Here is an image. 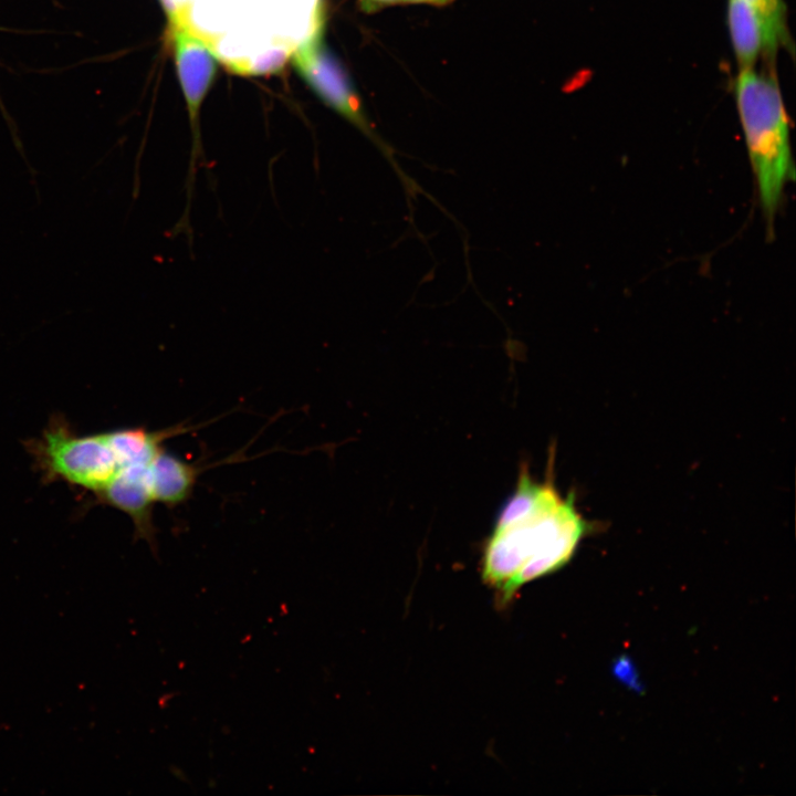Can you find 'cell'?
<instances>
[{
    "label": "cell",
    "mask_w": 796,
    "mask_h": 796,
    "mask_svg": "<svg viewBox=\"0 0 796 796\" xmlns=\"http://www.w3.org/2000/svg\"><path fill=\"white\" fill-rule=\"evenodd\" d=\"M587 531L574 494L563 496L551 474L538 482L521 468L484 543L482 579L507 604L525 584L565 566Z\"/></svg>",
    "instance_id": "6da1fadb"
},
{
    "label": "cell",
    "mask_w": 796,
    "mask_h": 796,
    "mask_svg": "<svg viewBox=\"0 0 796 796\" xmlns=\"http://www.w3.org/2000/svg\"><path fill=\"white\" fill-rule=\"evenodd\" d=\"M735 102L767 231L794 179L789 123L774 72L740 70L734 83Z\"/></svg>",
    "instance_id": "7a4b0ae2"
},
{
    "label": "cell",
    "mask_w": 796,
    "mask_h": 796,
    "mask_svg": "<svg viewBox=\"0 0 796 796\" xmlns=\"http://www.w3.org/2000/svg\"><path fill=\"white\" fill-rule=\"evenodd\" d=\"M25 446L44 481H62L94 494L122 470L106 431L80 434L63 416H53L41 436Z\"/></svg>",
    "instance_id": "3957f363"
},
{
    "label": "cell",
    "mask_w": 796,
    "mask_h": 796,
    "mask_svg": "<svg viewBox=\"0 0 796 796\" xmlns=\"http://www.w3.org/2000/svg\"><path fill=\"white\" fill-rule=\"evenodd\" d=\"M294 65L304 81L324 103L359 129L379 149L398 176L408 197L423 190L399 166L394 149L374 130L360 98L344 66L321 41L318 34L308 38L295 51Z\"/></svg>",
    "instance_id": "277c9868"
},
{
    "label": "cell",
    "mask_w": 796,
    "mask_h": 796,
    "mask_svg": "<svg viewBox=\"0 0 796 796\" xmlns=\"http://www.w3.org/2000/svg\"><path fill=\"white\" fill-rule=\"evenodd\" d=\"M170 35L192 134L189 168L185 184L186 205H191L197 164L203 156L199 132V109L217 72V60L212 46L187 22L170 18Z\"/></svg>",
    "instance_id": "5b68a950"
},
{
    "label": "cell",
    "mask_w": 796,
    "mask_h": 796,
    "mask_svg": "<svg viewBox=\"0 0 796 796\" xmlns=\"http://www.w3.org/2000/svg\"><path fill=\"white\" fill-rule=\"evenodd\" d=\"M149 463L123 468L104 489L95 493V496L98 503L126 513L134 524L135 538L146 541L155 551L156 527L153 523L155 501L148 479Z\"/></svg>",
    "instance_id": "8992f818"
},
{
    "label": "cell",
    "mask_w": 796,
    "mask_h": 796,
    "mask_svg": "<svg viewBox=\"0 0 796 796\" xmlns=\"http://www.w3.org/2000/svg\"><path fill=\"white\" fill-rule=\"evenodd\" d=\"M202 469L163 448L148 465L150 492L155 503L176 506L185 502L192 494Z\"/></svg>",
    "instance_id": "52a82bcc"
},
{
    "label": "cell",
    "mask_w": 796,
    "mask_h": 796,
    "mask_svg": "<svg viewBox=\"0 0 796 796\" xmlns=\"http://www.w3.org/2000/svg\"><path fill=\"white\" fill-rule=\"evenodd\" d=\"M727 25L740 70L754 69L760 56L767 61L763 27L745 0H727Z\"/></svg>",
    "instance_id": "ba28073f"
},
{
    "label": "cell",
    "mask_w": 796,
    "mask_h": 796,
    "mask_svg": "<svg viewBox=\"0 0 796 796\" xmlns=\"http://www.w3.org/2000/svg\"><path fill=\"white\" fill-rule=\"evenodd\" d=\"M190 428L181 425L164 430L149 431L143 427L106 431L109 443L122 467L147 464L164 448L163 443Z\"/></svg>",
    "instance_id": "9c48e42d"
},
{
    "label": "cell",
    "mask_w": 796,
    "mask_h": 796,
    "mask_svg": "<svg viewBox=\"0 0 796 796\" xmlns=\"http://www.w3.org/2000/svg\"><path fill=\"white\" fill-rule=\"evenodd\" d=\"M756 13L765 34L767 62H774L779 49L792 46L787 10L783 0H745Z\"/></svg>",
    "instance_id": "30bf717a"
},
{
    "label": "cell",
    "mask_w": 796,
    "mask_h": 796,
    "mask_svg": "<svg viewBox=\"0 0 796 796\" xmlns=\"http://www.w3.org/2000/svg\"><path fill=\"white\" fill-rule=\"evenodd\" d=\"M362 10L375 12L386 7L405 3L404 0H357Z\"/></svg>",
    "instance_id": "8fae6325"
},
{
    "label": "cell",
    "mask_w": 796,
    "mask_h": 796,
    "mask_svg": "<svg viewBox=\"0 0 796 796\" xmlns=\"http://www.w3.org/2000/svg\"><path fill=\"white\" fill-rule=\"evenodd\" d=\"M453 0H404L405 3H427L433 6H444Z\"/></svg>",
    "instance_id": "7c38bea8"
}]
</instances>
